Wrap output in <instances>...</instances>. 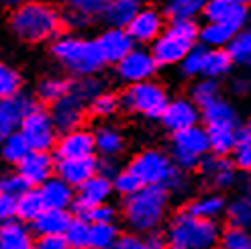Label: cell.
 Segmentation results:
<instances>
[{
  "label": "cell",
  "instance_id": "cell-18",
  "mask_svg": "<svg viewBox=\"0 0 251 249\" xmlns=\"http://www.w3.org/2000/svg\"><path fill=\"white\" fill-rule=\"evenodd\" d=\"M198 174L215 192L229 190L237 184L239 172L233 166L231 157H217V155H206L204 161L200 164Z\"/></svg>",
  "mask_w": 251,
  "mask_h": 249
},
{
  "label": "cell",
  "instance_id": "cell-52",
  "mask_svg": "<svg viewBox=\"0 0 251 249\" xmlns=\"http://www.w3.org/2000/svg\"><path fill=\"white\" fill-rule=\"evenodd\" d=\"M229 90L233 96L245 98L251 94V76L249 74H235L229 82Z\"/></svg>",
  "mask_w": 251,
  "mask_h": 249
},
{
  "label": "cell",
  "instance_id": "cell-1",
  "mask_svg": "<svg viewBox=\"0 0 251 249\" xmlns=\"http://www.w3.org/2000/svg\"><path fill=\"white\" fill-rule=\"evenodd\" d=\"M6 27L17 41L27 45H51L64 29L61 10H57L49 2L29 0L12 6L6 19Z\"/></svg>",
  "mask_w": 251,
  "mask_h": 249
},
{
  "label": "cell",
  "instance_id": "cell-33",
  "mask_svg": "<svg viewBox=\"0 0 251 249\" xmlns=\"http://www.w3.org/2000/svg\"><path fill=\"white\" fill-rule=\"evenodd\" d=\"M235 64L231 55L227 53V49H208L204 55V70H202V78H210L221 82L223 78L231 76Z\"/></svg>",
  "mask_w": 251,
  "mask_h": 249
},
{
  "label": "cell",
  "instance_id": "cell-4",
  "mask_svg": "<svg viewBox=\"0 0 251 249\" xmlns=\"http://www.w3.org/2000/svg\"><path fill=\"white\" fill-rule=\"evenodd\" d=\"M164 235L174 249H217L223 229L219 221L198 219L182 208L168 219Z\"/></svg>",
  "mask_w": 251,
  "mask_h": 249
},
{
  "label": "cell",
  "instance_id": "cell-23",
  "mask_svg": "<svg viewBox=\"0 0 251 249\" xmlns=\"http://www.w3.org/2000/svg\"><path fill=\"white\" fill-rule=\"evenodd\" d=\"M94 139H96V153L100 157L117 159L127 149V137L112 123H100L94 127Z\"/></svg>",
  "mask_w": 251,
  "mask_h": 249
},
{
  "label": "cell",
  "instance_id": "cell-39",
  "mask_svg": "<svg viewBox=\"0 0 251 249\" xmlns=\"http://www.w3.org/2000/svg\"><path fill=\"white\" fill-rule=\"evenodd\" d=\"M121 94H115L110 90H104L100 96H96L94 100L88 104V115H90L92 119H98L106 123V119L115 117L119 110H121Z\"/></svg>",
  "mask_w": 251,
  "mask_h": 249
},
{
  "label": "cell",
  "instance_id": "cell-2",
  "mask_svg": "<svg viewBox=\"0 0 251 249\" xmlns=\"http://www.w3.org/2000/svg\"><path fill=\"white\" fill-rule=\"evenodd\" d=\"M170 198L166 186H145L135 196L123 200L121 204V219L123 225L129 233L137 235H149L159 231L164 225L168 210H170Z\"/></svg>",
  "mask_w": 251,
  "mask_h": 249
},
{
  "label": "cell",
  "instance_id": "cell-21",
  "mask_svg": "<svg viewBox=\"0 0 251 249\" xmlns=\"http://www.w3.org/2000/svg\"><path fill=\"white\" fill-rule=\"evenodd\" d=\"M55 164L57 159L53 153L31 151L15 170L31 188H39V186H43L47 180H51L55 176Z\"/></svg>",
  "mask_w": 251,
  "mask_h": 249
},
{
  "label": "cell",
  "instance_id": "cell-56",
  "mask_svg": "<svg viewBox=\"0 0 251 249\" xmlns=\"http://www.w3.org/2000/svg\"><path fill=\"white\" fill-rule=\"evenodd\" d=\"M35 249H70L66 237H37Z\"/></svg>",
  "mask_w": 251,
  "mask_h": 249
},
{
  "label": "cell",
  "instance_id": "cell-19",
  "mask_svg": "<svg viewBox=\"0 0 251 249\" xmlns=\"http://www.w3.org/2000/svg\"><path fill=\"white\" fill-rule=\"evenodd\" d=\"M96 43L100 47V53H102L106 66L121 64L137 47L127 29H115V27H104L96 35Z\"/></svg>",
  "mask_w": 251,
  "mask_h": 249
},
{
  "label": "cell",
  "instance_id": "cell-22",
  "mask_svg": "<svg viewBox=\"0 0 251 249\" xmlns=\"http://www.w3.org/2000/svg\"><path fill=\"white\" fill-rule=\"evenodd\" d=\"M98 174V157H84V159H57L55 176L61 178L72 188H80L90 178Z\"/></svg>",
  "mask_w": 251,
  "mask_h": 249
},
{
  "label": "cell",
  "instance_id": "cell-38",
  "mask_svg": "<svg viewBox=\"0 0 251 249\" xmlns=\"http://www.w3.org/2000/svg\"><path fill=\"white\" fill-rule=\"evenodd\" d=\"M43 210H45V204L39 196V190L31 188L23 196H19V200H17V221L25 223V225H33L41 217Z\"/></svg>",
  "mask_w": 251,
  "mask_h": 249
},
{
  "label": "cell",
  "instance_id": "cell-34",
  "mask_svg": "<svg viewBox=\"0 0 251 249\" xmlns=\"http://www.w3.org/2000/svg\"><path fill=\"white\" fill-rule=\"evenodd\" d=\"M208 143H210V155L231 157L237 145L241 143V129H212L208 131Z\"/></svg>",
  "mask_w": 251,
  "mask_h": 249
},
{
  "label": "cell",
  "instance_id": "cell-16",
  "mask_svg": "<svg viewBox=\"0 0 251 249\" xmlns=\"http://www.w3.org/2000/svg\"><path fill=\"white\" fill-rule=\"evenodd\" d=\"M55 159H84L96 157V139L94 129H74L70 133H61L57 145L53 149Z\"/></svg>",
  "mask_w": 251,
  "mask_h": 249
},
{
  "label": "cell",
  "instance_id": "cell-17",
  "mask_svg": "<svg viewBox=\"0 0 251 249\" xmlns=\"http://www.w3.org/2000/svg\"><path fill=\"white\" fill-rule=\"evenodd\" d=\"M112 194H115L112 180L96 174L94 178H90L86 184H82L80 188H76V202H74V206H72L74 217H82L88 208L108 204Z\"/></svg>",
  "mask_w": 251,
  "mask_h": 249
},
{
  "label": "cell",
  "instance_id": "cell-44",
  "mask_svg": "<svg viewBox=\"0 0 251 249\" xmlns=\"http://www.w3.org/2000/svg\"><path fill=\"white\" fill-rule=\"evenodd\" d=\"M90 229L92 225L88 221L74 217L70 229L64 235L70 249H90Z\"/></svg>",
  "mask_w": 251,
  "mask_h": 249
},
{
  "label": "cell",
  "instance_id": "cell-29",
  "mask_svg": "<svg viewBox=\"0 0 251 249\" xmlns=\"http://www.w3.org/2000/svg\"><path fill=\"white\" fill-rule=\"evenodd\" d=\"M141 8H143V4L139 0H110L106 4L102 23L106 27L129 29V25L135 21V17L139 15Z\"/></svg>",
  "mask_w": 251,
  "mask_h": 249
},
{
  "label": "cell",
  "instance_id": "cell-61",
  "mask_svg": "<svg viewBox=\"0 0 251 249\" xmlns=\"http://www.w3.org/2000/svg\"><path fill=\"white\" fill-rule=\"evenodd\" d=\"M247 66H249V68H251V57H249V64H247Z\"/></svg>",
  "mask_w": 251,
  "mask_h": 249
},
{
  "label": "cell",
  "instance_id": "cell-24",
  "mask_svg": "<svg viewBox=\"0 0 251 249\" xmlns=\"http://www.w3.org/2000/svg\"><path fill=\"white\" fill-rule=\"evenodd\" d=\"M37 190H39V196L47 210H72L74 202H76V188H72L57 176L47 180Z\"/></svg>",
  "mask_w": 251,
  "mask_h": 249
},
{
  "label": "cell",
  "instance_id": "cell-37",
  "mask_svg": "<svg viewBox=\"0 0 251 249\" xmlns=\"http://www.w3.org/2000/svg\"><path fill=\"white\" fill-rule=\"evenodd\" d=\"M188 96H190V100L202 110L221 98V82L210 80V78H198L192 82L190 90H188Z\"/></svg>",
  "mask_w": 251,
  "mask_h": 249
},
{
  "label": "cell",
  "instance_id": "cell-40",
  "mask_svg": "<svg viewBox=\"0 0 251 249\" xmlns=\"http://www.w3.org/2000/svg\"><path fill=\"white\" fill-rule=\"evenodd\" d=\"M121 229L117 223H98L90 229V249H112L121 239Z\"/></svg>",
  "mask_w": 251,
  "mask_h": 249
},
{
  "label": "cell",
  "instance_id": "cell-49",
  "mask_svg": "<svg viewBox=\"0 0 251 249\" xmlns=\"http://www.w3.org/2000/svg\"><path fill=\"white\" fill-rule=\"evenodd\" d=\"M231 161L237 168V172H243L247 176L251 174V143L243 137V129H241V143L231 153Z\"/></svg>",
  "mask_w": 251,
  "mask_h": 249
},
{
  "label": "cell",
  "instance_id": "cell-50",
  "mask_svg": "<svg viewBox=\"0 0 251 249\" xmlns=\"http://www.w3.org/2000/svg\"><path fill=\"white\" fill-rule=\"evenodd\" d=\"M78 219H84L88 221L90 225H98V223H117V208L112 206L110 202L108 204H100V206H94V208H88L86 213Z\"/></svg>",
  "mask_w": 251,
  "mask_h": 249
},
{
  "label": "cell",
  "instance_id": "cell-60",
  "mask_svg": "<svg viewBox=\"0 0 251 249\" xmlns=\"http://www.w3.org/2000/svg\"><path fill=\"white\" fill-rule=\"evenodd\" d=\"M161 249H174V247H170V245H166V247H161Z\"/></svg>",
  "mask_w": 251,
  "mask_h": 249
},
{
  "label": "cell",
  "instance_id": "cell-54",
  "mask_svg": "<svg viewBox=\"0 0 251 249\" xmlns=\"http://www.w3.org/2000/svg\"><path fill=\"white\" fill-rule=\"evenodd\" d=\"M17 200L19 198L15 196L0 194V219H2V223L17 219Z\"/></svg>",
  "mask_w": 251,
  "mask_h": 249
},
{
  "label": "cell",
  "instance_id": "cell-8",
  "mask_svg": "<svg viewBox=\"0 0 251 249\" xmlns=\"http://www.w3.org/2000/svg\"><path fill=\"white\" fill-rule=\"evenodd\" d=\"M127 168L135 174L143 186H166L178 168H176L170 151H164L159 147H145L137 151Z\"/></svg>",
  "mask_w": 251,
  "mask_h": 249
},
{
  "label": "cell",
  "instance_id": "cell-11",
  "mask_svg": "<svg viewBox=\"0 0 251 249\" xmlns=\"http://www.w3.org/2000/svg\"><path fill=\"white\" fill-rule=\"evenodd\" d=\"M200 123H202V110L190 100V96L188 94L172 96L168 108L164 110V115H161V119H159V124L170 135L186 131V129H192V127H198Z\"/></svg>",
  "mask_w": 251,
  "mask_h": 249
},
{
  "label": "cell",
  "instance_id": "cell-27",
  "mask_svg": "<svg viewBox=\"0 0 251 249\" xmlns=\"http://www.w3.org/2000/svg\"><path fill=\"white\" fill-rule=\"evenodd\" d=\"M74 221L72 210H43L41 217L37 219L31 229L35 237H64Z\"/></svg>",
  "mask_w": 251,
  "mask_h": 249
},
{
  "label": "cell",
  "instance_id": "cell-45",
  "mask_svg": "<svg viewBox=\"0 0 251 249\" xmlns=\"http://www.w3.org/2000/svg\"><path fill=\"white\" fill-rule=\"evenodd\" d=\"M112 188H115V194H119L123 200H127V198L135 196L141 188H145V186L139 182V178H137L129 168H123L115 176V180H112Z\"/></svg>",
  "mask_w": 251,
  "mask_h": 249
},
{
  "label": "cell",
  "instance_id": "cell-43",
  "mask_svg": "<svg viewBox=\"0 0 251 249\" xmlns=\"http://www.w3.org/2000/svg\"><path fill=\"white\" fill-rule=\"evenodd\" d=\"M227 53L231 55L235 66H247L251 57V29L237 33L227 45Z\"/></svg>",
  "mask_w": 251,
  "mask_h": 249
},
{
  "label": "cell",
  "instance_id": "cell-36",
  "mask_svg": "<svg viewBox=\"0 0 251 249\" xmlns=\"http://www.w3.org/2000/svg\"><path fill=\"white\" fill-rule=\"evenodd\" d=\"M31 153V147L27 143V139L19 133H12L8 137H2V143H0V157H2L4 164L19 168V164Z\"/></svg>",
  "mask_w": 251,
  "mask_h": 249
},
{
  "label": "cell",
  "instance_id": "cell-31",
  "mask_svg": "<svg viewBox=\"0 0 251 249\" xmlns=\"http://www.w3.org/2000/svg\"><path fill=\"white\" fill-rule=\"evenodd\" d=\"M225 221L231 229L251 231V192H243L231 198L227 204V213H225Z\"/></svg>",
  "mask_w": 251,
  "mask_h": 249
},
{
  "label": "cell",
  "instance_id": "cell-42",
  "mask_svg": "<svg viewBox=\"0 0 251 249\" xmlns=\"http://www.w3.org/2000/svg\"><path fill=\"white\" fill-rule=\"evenodd\" d=\"M106 88L104 82L100 80V76H88V78H76L72 80V94L78 96L80 100L86 104H90L96 96H100Z\"/></svg>",
  "mask_w": 251,
  "mask_h": 249
},
{
  "label": "cell",
  "instance_id": "cell-59",
  "mask_svg": "<svg viewBox=\"0 0 251 249\" xmlns=\"http://www.w3.org/2000/svg\"><path fill=\"white\" fill-rule=\"evenodd\" d=\"M247 192H251V174H249V180H247Z\"/></svg>",
  "mask_w": 251,
  "mask_h": 249
},
{
  "label": "cell",
  "instance_id": "cell-41",
  "mask_svg": "<svg viewBox=\"0 0 251 249\" xmlns=\"http://www.w3.org/2000/svg\"><path fill=\"white\" fill-rule=\"evenodd\" d=\"M23 76L17 68H12L8 64L0 66V98L6 100V98H15L19 94H23Z\"/></svg>",
  "mask_w": 251,
  "mask_h": 249
},
{
  "label": "cell",
  "instance_id": "cell-57",
  "mask_svg": "<svg viewBox=\"0 0 251 249\" xmlns=\"http://www.w3.org/2000/svg\"><path fill=\"white\" fill-rule=\"evenodd\" d=\"M149 249H161V247H166L168 241H166V235L164 231H153V233H149V235H143Z\"/></svg>",
  "mask_w": 251,
  "mask_h": 249
},
{
  "label": "cell",
  "instance_id": "cell-25",
  "mask_svg": "<svg viewBox=\"0 0 251 249\" xmlns=\"http://www.w3.org/2000/svg\"><path fill=\"white\" fill-rule=\"evenodd\" d=\"M202 124L212 131V129H241L239 127V113L231 100L227 98H219L206 108H202Z\"/></svg>",
  "mask_w": 251,
  "mask_h": 249
},
{
  "label": "cell",
  "instance_id": "cell-5",
  "mask_svg": "<svg viewBox=\"0 0 251 249\" xmlns=\"http://www.w3.org/2000/svg\"><path fill=\"white\" fill-rule=\"evenodd\" d=\"M198 37H200V27L196 21L168 23L166 31L149 47V51H151L159 68L180 66L186 59V55L198 45Z\"/></svg>",
  "mask_w": 251,
  "mask_h": 249
},
{
  "label": "cell",
  "instance_id": "cell-13",
  "mask_svg": "<svg viewBox=\"0 0 251 249\" xmlns=\"http://www.w3.org/2000/svg\"><path fill=\"white\" fill-rule=\"evenodd\" d=\"M106 4V0H72V2H66V8L61 10L64 29H68V33L80 35V31L102 21Z\"/></svg>",
  "mask_w": 251,
  "mask_h": 249
},
{
  "label": "cell",
  "instance_id": "cell-7",
  "mask_svg": "<svg viewBox=\"0 0 251 249\" xmlns=\"http://www.w3.org/2000/svg\"><path fill=\"white\" fill-rule=\"evenodd\" d=\"M170 155L180 172H198L204 157L210 155L208 131L204 124L170 135Z\"/></svg>",
  "mask_w": 251,
  "mask_h": 249
},
{
  "label": "cell",
  "instance_id": "cell-51",
  "mask_svg": "<svg viewBox=\"0 0 251 249\" xmlns=\"http://www.w3.org/2000/svg\"><path fill=\"white\" fill-rule=\"evenodd\" d=\"M166 188H168V192L172 194V196H178V198H186L188 194L192 192V188H194V182H192V178H190V174H186V172H176L174 176H172V180L166 184Z\"/></svg>",
  "mask_w": 251,
  "mask_h": 249
},
{
  "label": "cell",
  "instance_id": "cell-55",
  "mask_svg": "<svg viewBox=\"0 0 251 249\" xmlns=\"http://www.w3.org/2000/svg\"><path fill=\"white\" fill-rule=\"evenodd\" d=\"M121 172V166L117 164V159L108 157H98V176H104L108 180H115V176Z\"/></svg>",
  "mask_w": 251,
  "mask_h": 249
},
{
  "label": "cell",
  "instance_id": "cell-35",
  "mask_svg": "<svg viewBox=\"0 0 251 249\" xmlns=\"http://www.w3.org/2000/svg\"><path fill=\"white\" fill-rule=\"evenodd\" d=\"M235 35H237V31L227 27V25L204 23L202 27H200L198 43L202 47H206V49H227V45L231 43V39Z\"/></svg>",
  "mask_w": 251,
  "mask_h": 249
},
{
  "label": "cell",
  "instance_id": "cell-48",
  "mask_svg": "<svg viewBox=\"0 0 251 249\" xmlns=\"http://www.w3.org/2000/svg\"><path fill=\"white\" fill-rule=\"evenodd\" d=\"M27 190H31V186L25 182L21 176H19V172H8L4 174L2 178H0V194H6V196H23Z\"/></svg>",
  "mask_w": 251,
  "mask_h": 249
},
{
  "label": "cell",
  "instance_id": "cell-6",
  "mask_svg": "<svg viewBox=\"0 0 251 249\" xmlns=\"http://www.w3.org/2000/svg\"><path fill=\"white\" fill-rule=\"evenodd\" d=\"M172 96L168 88L157 80L125 86L121 92V106L131 115H139L149 121H159L168 108Z\"/></svg>",
  "mask_w": 251,
  "mask_h": 249
},
{
  "label": "cell",
  "instance_id": "cell-53",
  "mask_svg": "<svg viewBox=\"0 0 251 249\" xmlns=\"http://www.w3.org/2000/svg\"><path fill=\"white\" fill-rule=\"evenodd\" d=\"M112 249H149L147 241L143 235H137V233H123L121 239L117 241V245Z\"/></svg>",
  "mask_w": 251,
  "mask_h": 249
},
{
  "label": "cell",
  "instance_id": "cell-46",
  "mask_svg": "<svg viewBox=\"0 0 251 249\" xmlns=\"http://www.w3.org/2000/svg\"><path fill=\"white\" fill-rule=\"evenodd\" d=\"M208 49L202 45H196L190 53L186 55V59L178 66L180 68V76L184 78H202V70H204V55H206Z\"/></svg>",
  "mask_w": 251,
  "mask_h": 249
},
{
  "label": "cell",
  "instance_id": "cell-3",
  "mask_svg": "<svg viewBox=\"0 0 251 249\" xmlns=\"http://www.w3.org/2000/svg\"><path fill=\"white\" fill-rule=\"evenodd\" d=\"M49 53L55 64L61 70H66L74 80L98 76L106 66L96 39H88L78 33H61L49 45Z\"/></svg>",
  "mask_w": 251,
  "mask_h": 249
},
{
  "label": "cell",
  "instance_id": "cell-14",
  "mask_svg": "<svg viewBox=\"0 0 251 249\" xmlns=\"http://www.w3.org/2000/svg\"><path fill=\"white\" fill-rule=\"evenodd\" d=\"M166 27H168V19L164 10L155 6H143L127 31L137 47H145V45L151 47L161 37V33L166 31Z\"/></svg>",
  "mask_w": 251,
  "mask_h": 249
},
{
  "label": "cell",
  "instance_id": "cell-9",
  "mask_svg": "<svg viewBox=\"0 0 251 249\" xmlns=\"http://www.w3.org/2000/svg\"><path fill=\"white\" fill-rule=\"evenodd\" d=\"M21 135L27 139L31 151H41V153H53V149L59 139V131L51 119V113L39 106L31 113L21 124Z\"/></svg>",
  "mask_w": 251,
  "mask_h": 249
},
{
  "label": "cell",
  "instance_id": "cell-32",
  "mask_svg": "<svg viewBox=\"0 0 251 249\" xmlns=\"http://www.w3.org/2000/svg\"><path fill=\"white\" fill-rule=\"evenodd\" d=\"M204 0H168L164 4V15L168 23H180V21H196L204 12Z\"/></svg>",
  "mask_w": 251,
  "mask_h": 249
},
{
  "label": "cell",
  "instance_id": "cell-26",
  "mask_svg": "<svg viewBox=\"0 0 251 249\" xmlns=\"http://www.w3.org/2000/svg\"><path fill=\"white\" fill-rule=\"evenodd\" d=\"M227 204L229 200L223 196V192L212 190V192H202V194L192 196L184 208L198 219L219 221V217H225V213H227Z\"/></svg>",
  "mask_w": 251,
  "mask_h": 249
},
{
  "label": "cell",
  "instance_id": "cell-30",
  "mask_svg": "<svg viewBox=\"0 0 251 249\" xmlns=\"http://www.w3.org/2000/svg\"><path fill=\"white\" fill-rule=\"evenodd\" d=\"M72 92V80L59 76V74H49L43 76L35 86V98L39 104H55L61 98H66Z\"/></svg>",
  "mask_w": 251,
  "mask_h": 249
},
{
  "label": "cell",
  "instance_id": "cell-15",
  "mask_svg": "<svg viewBox=\"0 0 251 249\" xmlns=\"http://www.w3.org/2000/svg\"><path fill=\"white\" fill-rule=\"evenodd\" d=\"M39 106L41 104L35 98V94H29V92H23L15 98L0 100V137H8L12 133H19L23 121L31 113H35Z\"/></svg>",
  "mask_w": 251,
  "mask_h": 249
},
{
  "label": "cell",
  "instance_id": "cell-47",
  "mask_svg": "<svg viewBox=\"0 0 251 249\" xmlns=\"http://www.w3.org/2000/svg\"><path fill=\"white\" fill-rule=\"evenodd\" d=\"M217 249H251V231L241 229H223Z\"/></svg>",
  "mask_w": 251,
  "mask_h": 249
},
{
  "label": "cell",
  "instance_id": "cell-10",
  "mask_svg": "<svg viewBox=\"0 0 251 249\" xmlns=\"http://www.w3.org/2000/svg\"><path fill=\"white\" fill-rule=\"evenodd\" d=\"M157 70H159V66L153 59L151 51L145 47H135L121 64L115 66V76L121 84L133 86V84L155 80Z\"/></svg>",
  "mask_w": 251,
  "mask_h": 249
},
{
  "label": "cell",
  "instance_id": "cell-20",
  "mask_svg": "<svg viewBox=\"0 0 251 249\" xmlns=\"http://www.w3.org/2000/svg\"><path fill=\"white\" fill-rule=\"evenodd\" d=\"M49 113H51V119L61 135V133H70L74 129L84 127V119L88 115V104L70 92L66 98H61L59 102L49 106Z\"/></svg>",
  "mask_w": 251,
  "mask_h": 249
},
{
  "label": "cell",
  "instance_id": "cell-58",
  "mask_svg": "<svg viewBox=\"0 0 251 249\" xmlns=\"http://www.w3.org/2000/svg\"><path fill=\"white\" fill-rule=\"evenodd\" d=\"M243 137H245V139L251 143V121L245 124V127H243Z\"/></svg>",
  "mask_w": 251,
  "mask_h": 249
},
{
  "label": "cell",
  "instance_id": "cell-28",
  "mask_svg": "<svg viewBox=\"0 0 251 249\" xmlns=\"http://www.w3.org/2000/svg\"><path fill=\"white\" fill-rule=\"evenodd\" d=\"M37 237L31 225L21 221H6L0 227V249H35Z\"/></svg>",
  "mask_w": 251,
  "mask_h": 249
},
{
  "label": "cell",
  "instance_id": "cell-12",
  "mask_svg": "<svg viewBox=\"0 0 251 249\" xmlns=\"http://www.w3.org/2000/svg\"><path fill=\"white\" fill-rule=\"evenodd\" d=\"M251 6L243 0H208L204 4V23H221L235 29L237 33L247 29Z\"/></svg>",
  "mask_w": 251,
  "mask_h": 249
}]
</instances>
